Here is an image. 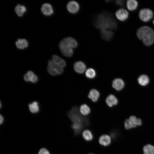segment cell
I'll return each mask as SVG.
<instances>
[{"label": "cell", "mask_w": 154, "mask_h": 154, "mask_svg": "<svg viewBox=\"0 0 154 154\" xmlns=\"http://www.w3.org/2000/svg\"><path fill=\"white\" fill-rule=\"evenodd\" d=\"M93 25L100 31L104 30L116 29L117 22L111 13L104 12L96 15L93 22Z\"/></svg>", "instance_id": "1"}, {"label": "cell", "mask_w": 154, "mask_h": 154, "mask_svg": "<svg viewBox=\"0 0 154 154\" xmlns=\"http://www.w3.org/2000/svg\"><path fill=\"white\" fill-rule=\"evenodd\" d=\"M137 35L146 46H149L154 43V30L151 27L143 26L138 29Z\"/></svg>", "instance_id": "2"}, {"label": "cell", "mask_w": 154, "mask_h": 154, "mask_svg": "<svg viewBox=\"0 0 154 154\" xmlns=\"http://www.w3.org/2000/svg\"><path fill=\"white\" fill-rule=\"evenodd\" d=\"M78 45L77 41L74 38L69 37L64 38L60 42L59 47L64 56L71 57L73 54V49L76 48Z\"/></svg>", "instance_id": "3"}, {"label": "cell", "mask_w": 154, "mask_h": 154, "mask_svg": "<svg viewBox=\"0 0 154 154\" xmlns=\"http://www.w3.org/2000/svg\"><path fill=\"white\" fill-rule=\"evenodd\" d=\"M67 115L72 123L81 124L84 127L89 125V119L81 114L76 106L73 107L68 112Z\"/></svg>", "instance_id": "4"}, {"label": "cell", "mask_w": 154, "mask_h": 154, "mask_svg": "<svg viewBox=\"0 0 154 154\" xmlns=\"http://www.w3.org/2000/svg\"><path fill=\"white\" fill-rule=\"evenodd\" d=\"M47 70L50 74L53 76L60 74L64 71L63 68L55 64L52 60L48 61Z\"/></svg>", "instance_id": "5"}, {"label": "cell", "mask_w": 154, "mask_h": 154, "mask_svg": "<svg viewBox=\"0 0 154 154\" xmlns=\"http://www.w3.org/2000/svg\"><path fill=\"white\" fill-rule=\"evenodd\" d=\"M141 124L142 121L140 119L137 118L135 116H131L125 121L124 126L126 129H128L140 126Z\"/></svg>", "instance_id": "6"}, {"label": "cell", "mask_w": 154, "mask_h": 154, "mask_svg": "<svg viewBox=\"0 0 154 154\" xmlns=\"http://www.w3.org/2000/svg\"><path fill=\"white\" fill-rule=\"evenodd\" d=\"M153 15L152 11L148 8L141 9L139 11V16L140 19L143 21L147 22L151 20Z\"/></svg>", "instance_id": "7"}, {"label": "cell", "mask_w": 154, "mask_h": 154, "mask_svg": "<svg viewBox=\"0 0 154 154\" xmlns=\"http://www.w3.org/2000/svg\"><path fill=\"white\" fill-rule=\"evenodd\" d=\"M66 8L68 11L72 14L77 13L80 9L78 3L74 1H70L67 4Z\"/></svg>", "instance_id": "8"}, {"label": "cell", "mask_w": 154, "mask_h": 154, "mask_svg": "<svg viewBox=\"0 0 154 154\" xmlns=\"http://www.w3.org/2000/svg\"><path fill=\"white\" fill-rule=\"evenodd\" d=\"M115 15L118 20L123 21H125L128 18L129 13L125 9L121 8L116 12Z\"/></svg>", "instance_id": "9"}, {"label": "cell", "mask_w": 154, "mask_h": 154, "mask_svg": "<svg viewBox=\"0 0 154 154\" xmlns=\"http://www.w3.org/2000/svg\"><path fill=\"white\" fill-rule=\"evenodd\" d=\"M86 68V65L85 63L81 61H78L75 62L74 65V70L79 74L83 73L85 71Z\"/></svg>", "instance_id": "10"}, {"label": "cell", "mask_w": 154, "mask_h": 154, "mask_svg": "<svg viewBox=\"0 0 154 154\" xmlns=\"http://www.w3.org/2000/svg\"><path fill=\"white\" fill-rule=\"evenodd\" d=\"M41 11L42 13L46 16H50L53 13V10L51 5L48 3H45L42 5Z\"/></svg>", "instance_id": "11"}, {"label": "cell", "mask_w": 154, "mask_h": 154, "mask_svg": "<svg viewBox=\"0 0 154 154\" xmlns=\"http://www.w3.org/2000/svg\"><path fill=\"white\" fill-rule=\"evenodd\" d=\"M24 80L26 82L31 81L32 83L36 82L38 80L37 76L31 71H29L24 76Z\"/></svg>", "instance_id": "12"}, {"label": "cell", "mask_w": 154, "mask_h": 154, "mask_svg": "<svg viewBox=\"0 0 154 154\" xmlns=\"http://www.w3.org/2000/svg\"><path fill=\"white\" fill-rule=\"evenodd\" d=\"M124 85L123 81L120 78L114 79L112 83L113 87L117 91H120L122 89Z\"/></svg>", "instance_id": "13"}, {"label": "cell", "mask_w": 154, "mask_h": 154, "mask_svg": "<svg viewBox=\"0 0 154 154\" xmlns=\"http://www.w3.org/2000/svg\"><path fill=\"white\" fill-rule=\"evenodd\" d=\"M98 141L101 145L104 146H107L111 144V139L109 135L106 134H104L102 135L100 137Z\"/></svg>", "instance_id": "14"}, {"label": "cell", "mask_w": 154, "mask_h": 154, "mask_svg": "<svg viewBox=\"0 0 154 154\" xmlns=\"http://www.w3.org/2000/svg\"><path fill=\"white\" fill-rule=\"evenodd\" d=\"M52 60L57 65L63 68L66 65L65 61L58 56L53 55L52 57Z\"/></svg>", "instance_id": "15"}, {"label": "cell", "mask_w": 154, "mask_h": 154, "mask_svg": "<svg viewBox=\"0 0 154 154\" xmlns=\"http://www.w3.org/2000/svg\"><path fill=\"white\" fill-rule=\"evenodd\" d=\"M106 102L109 107H111L113 106L116 105L118 102L116 98L114 95L111 94L107 97Z\"/></svg>", "instance_id": "16"}, {"label": "cell", "mask_w": 154, "mask_h": 154, "mask_svg": "<svg viewBox=\"0 0 154 154\" xmlns=\"http://www.w3.org/2000/svg\"><path fill=\"white\" fill-rule=\"evenodd\" d=\"M101 36L103 40L109 41L113 37L114 33L110 30H103L101 31Z\"/></svg>", "instance_id": "17"}, {"label": "cell", "mask_w": 154, "mask_h": 154, "mask_svg": "<svg viewBox=\"0 0 154 154\" xmlns=\"http://www.w3.org/2000/svg\"><path fill=\"white\" fill-rule=\"evenodd\" d=\"M100 96L99 92L96 89H93L90 90L88 96L93 102H95L98 101Z\"/></svg>", "instance_id": "18"}, {"label": "cell", "mask_w": 154, "mask_h": 154, "mask_svg": "<svg viewBox=\"0 0 154 154\" xmlns=\"http://www.w3.org/2000/svg\"><path fill=\"white\" fill-rule=\"evenodd\" d=\"M138 5L137 1L135 0H128L126 2V6L127 9L130 11L135 10Z\"/></svg>", "instance_id": "19"}, {"label": "cell", "mask_w": 154, "mask_h": 154, "mask_svg": "<svg viewBox=\"0 0 154 154\" xmlns=\"http://www.w3.org/2000/svg\"><path fill=\"white\" fill-rule=\"evenodd\" d=\"M15 44L18 48L23 49L27 47L28 43L27 41L25 39H19L16 41Z\"/></svg>", "instance_id": "20"}, {"label": "cell", "mask_w": 154, "mask_h": 154, "mask_svg": "<svg viewBox=\"0 0 154 154\" xmlns=\"http://www.w3.org/2000/svg\"><path fill=\"white\" fill-rule=\"evenodd\" d=\"M138 82L139 84L142 86H145L149 82V79L148 77L145 74L140 75L138 78Z\"/></svg>", "instance_id": "21"}, {"label": "cell", "mask_w": 154, "mask_h": 154, "mask_svg": "<svg viewBox=\"0 0 154 154\" xmlns=\"http://www.w3.org/2000/svg\"><path fill=\"white\" fill-rule=\"evenodd\" d=\"M71 127L74 131L75 135L79 134L82 130L84 127L82 125L77 123H72Z\"/></svg>", "instance_id": "22"}, {"label": "cell", "mask_w": 154, "mask_h": 154, "mask_svg": "<svg viewBox=\"0 0 154 154\" xmlns=\"http://www.w3.org/2000/svg\"><path fill=\"white\" fill-rule=\"evenodd\" d=\"M15 10L17 14L19 16L21 17L26 12V8L24 5L18 4L15 7Z\"/></svg>", "instance_id": "23"}, {"label": "cell", "mask_w": 154, "mask_h": 154, "mask_svg": "<svg viewBox=\"0 0 154 154\" xmlns=\"http://www.w3.org/2000/svg\"><path fill=\"white\" fill-rule=\"evenodd\" d=\"M82 135L84 139L86 141H91L93 138V135L92 133L88 129L84 130L82 132Z\"/></svg>", "instance_id": "24"}, {"label": "cell", "mask_w": 154, "mask_h": 154, "mask_svg": "<svg viewBox=\"0 0 154 154\" xmlns=\"http://www.w3.org/2000/svg\"><path fill=\"white\" fill-rule=\"evenodd\" d=\"M29 107L30 111L33 113H36L39 111L38 103L37 102L34 101L29 105Z\"/></svg>", "instance_id": "25"}, {"label": "cell", "mask_w": 154, "mask_h": 154, "mask_svg": "<svg viewBox=\"0 0 154 154\" xmlns=\"http://www.w3.org/2000/svg\"><path fill=\"white\" fill-rule=\"evenodd\" d=\"M80 113L84 116L88 115L90 112V109L86 104H83L80 106Z\"/></svg>", "instance_id": "26"}, {"label": "cell", "mask_w": 154, "mask_h": 154, "mask_svg": "<svg viewBox=\"0 0 154 154\" xmlns=\"http://www.w3.org/2000/svg\"><path fill=\"white\" fill-rule=\"evenodd\" d=\"M144 154H154V146L150 144L144 146L143 148Z\"/></svg>", "instance_id": "27"}, {"label": "cell", "mask_w": 154, "mask_h": 154, "mask_svg": "<svg viewBox=\"0 0 154 154\" xmlns=\"http://www.w3.org/2000/svg\"><path fill=\"white\" fill-rule=\"evenodd\" d=\"M96 74L95 71L92 68H88L85 72L86 76L87 78L89 79L94 78L96 76Z\"/></svg>", "instance_id": "28"}, {"label": "cell", "mask_w": 154, "mask_h": 154, "mask_svg": "<svg viewBox=\"0 0 154 154\" xmlns=\"http://www.w3.org/2000/svg\"><path fill=\"white\" fill-rule=\"evenodd\" d=\"M38 154H50L49 152L46 149L42 148L39 150Z\"/></svg>", "instance_id": "29"}, {"label": "cell", "mask_w": 154, "mask_h": 154, "mask_svg": "<svg viewBox=\"0 0 154 154\" xmlns=\"http://www.w3.org/2000/svg\"><path fill=\"white\" fill-rule=\"evenodd\" d=\"M116 3L120 6H122L123 5V1L122 0H117L116 2Z\"/></svg>", "instance_id": "30"}, {"label": "cell", "mask_w": 154, "mask_h": 154, "mask_svg": "<svg viewBox=\"0 0 154 154\" xmlns=\"http://www.w3.org/2000/svg\"><path fill=\"white\" fill-rule=\"evenodd\" d=\"M4 121V118L3 116L1 115L0 116V123L1 124Z\"/></svg>", "instance_id": "31"}, {"label": "cell", "mask_w": 154, "mask_h": 154, "mask_svg": "<svg viewBox=\"0 0 154 154\" xmlns=\"http://www.w3.org/2000/svg\"><path fill=\"white\" fill-rule=\"evenodd\" d=\"M153 24L154 25V18L153 21Z\"/></svg>", "instance_id": "32"}, {"label": "cell", "mask_w": 154, "mask_h": 154, "mask_svg": "<svg viewBox=\"0 0 154 154\" xmlns=\"http://www.w3.org/2000/svg\"><path fill=\"white\" fill-rule=\"evenodd\" d=\"M88 154H94L92 153H89Z\"/></svg>", "instance_id": "33"}]
</instances>
